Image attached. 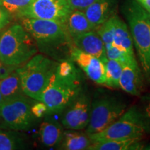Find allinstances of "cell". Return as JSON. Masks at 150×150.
Returning <instances> with one entry per match:
<instances>
[{
  "label": "cell",
  "mask_w": 150,
  "mask_h": 150,
  "mask_svg": "<svg viewBox=\"0 0 150 150\" xmlns=\"http://www.w3.org/2000/svg\"><path fill=\"white\" fill-rule=\"evenodd\" d=\"M20 24L33 38L38 51L55 56L65 47L72 45V38L65 24L52 20L21 18Z\"/></svg>",
  "instance_id": "6da1fadb"
},
{
  "label": "cell",
  "mask_w": 150,
  "mask_h": 150,
  "mask_svg": "<svg viewBox=\"0 0 150 150\" xmlns=\"http://www.w3.org/2000/svg\"><path fill=\"white\" fill-rule=\"evenodd\" d=\"M122 8L142 70L150 81V21L148 12L137 0H126Z\"/></svg>",
  "instance_id": "7a4b0ae2"
},
{
  "label": "cell",
  "mask_w": 150,
  "mask_h": 150,
  "mask_svg": "<svg viewBox=\"0 0 150 150\" xmlns=\"http://www.w3.org/2000/svg\"><path fill=\"white\" fill-rule=\"evenodd\" d=\"M38 52L36 42L21 24H14L0 32V61L20 67Z\"/></svg>",
  "instance_id": "3957f363"
},
{
  "label": "cell",
  "mask_w": 150,
  "mask_h": 150,
  "mask_svg": "<svg viewBox=\"0 0 150 150\" xmlns=\"http://www.w3.org/2000/svg\"><path fill=\"white\" fill-rule=\"evenodd\" d=\"M58 63L42 54H36L16 69L26 96L39 100L55 72Z\"/></svg>",
  "instance_id": "277c9868"
},
{
  "label": "cell",
  "mask_w": 150,
  "mask_h": 150,
  "mask_svg": "<svg viewBox=\"0 0 150 150\" xmlns=\"http://www.w3.org/2000/svg\"><path fill=\"white\" fill-rule=\"evenodd\" d=\"M150 131V122L143 112L131 107L101 132L88 134L93 142L108 140L141 138Z\"/></svg>",
  "instance_id": "5b68a950"
},
{
  "label": "cell",
  "mask_w": 150,
  "mask_h": 150,
  "mask_svg": "<svg viewBox=\"0 0 150 150\" xmlns=\"http://www.w3.org/2000/svg\"><path fill=\"white\" fill-rule=\"evenodd\" d=\"M80 76L65 77L55 72L41 94L40 101L46 105L48 113L63 111L81 93Z\"/></svg>",
  "instance_id": "8992f818"
},
{
  "label": "cell",
  "mask_w": 150,
  "mask_h": 150,
  "mask_svg": "<svg viewBox=\"0 0 150 150\" xmlns=\"http://www.w3.org/2000/svg\"><path fill=\"white\" fill-rule=\"evenodd\" d=\"M122 101L113 97H103L95 99L91 104L88 134L101 132L117 120L127 110Z\"/></svg>",
  "instance_id": "52a82bcc"
},
{
  "label": "cell",
  "mask_w": 150,
  "mask_h": 150,
  "mask_svg": "<svg viewBox=\"0 0 150 150\" xmlns=\"http://www.w3.org/2000/svg\"><path fill=\"white\" fill-rule=\"evenodd\" d=\"M0 115L7 128L16 131L29 130L35 117L24 95L4 101Z\"/></svg>",
  "instance_id": "ba28073f"
},
{
  "label": "cell",
  "mask_w": 150,
  "mask_h": 150,
  "mask_svg": "<svg viewBox=\"0 0 150 150\" xmlns=\"http://www.w3.org/2000/svg\"><path fill=\"white\" fill-rule=\"evenodd\" d=\"M72 11L67 0H33L18 18L42 19L64 24Z\"/></svg>",
  "instance_id": "9c48e42d"
},
{
  "label": "cell",
  "mask_w": 150,
  "mask_h": 150,
  "mask_svg": "<svg viewBox=\"0 0 150 150\" xmlns=\"http://www.w3.org/2000/svg\"><path fill=\"white\" fill-rule=\"evenodd\" d=\"M92 102L86 94L80 93L67 106L62 118V125L68 130H82L89 123Z\"/></svg>",
  "instance_id": "30bf717a"
},
{
  "label": "cell",
  "mask_w": 150,
  "mask_h": 150,
  "mask_svg": "<svg viewBox=\"0 0 150 150\" xmlns=\"http://www.w3.org/2000/svg\"><path fill=\"white\" fill-rule=\"evenodd\" d=\"M71 59L86 73L93 81L100 85H105V67L102 60L99 58L81 51L72 45L70 50Z\"/></svg>",
  "instance_id": "8fae6325"
},
{
  "label": "cell",
  "mask_w": 150,
  "mask_h": 150,
  "mask_svg": "<svg viewBox=\"0 0 150 150\" xmlns=\"http://www.w3.org/2000/svg\"><path fill=\"white\" fill-rule=\"evenodd\" d=\"M72 45L81 51L99 58L106 57V46L96 30H92L72 38Z\"/></svg>",
  "instance_id": "7c38bea8"
},
{
  "label": "cell",
  "mask_w": 150,
  "mask_h": 150,
  "mask_svg": "<svg viewBox=\"0 0 150 150\" xmlns=\"http://www.w3.org/2000/svg\"><path fill=\"white\" fill-rule=\"evenodd\" d=\"M118 0H96L83 11L88 20L96 30L113 16Z\"/></svg>",
  "instance_id": "4fadbf2b"
},
{
  "label": "cell",
  "mask_w": 150,
  "mask_h": 150,
  "mask_svg": "<svg viewBox=\"0 0 150 150\" xmlns=\"http://www.w3.org/2000/svg\"><path fill=\"white\" fill-rule=\"evenodd\" d=\"M142 87V76L137 61L123 65L120 88L134 96H138Z\"/></svg>",
  "instance_id": "5bb4252c"
},
{
  "label": "cell",
  "mask_w": 150,
  "mask_h": 150,
  "mask_svg": "<svg viewBox=\"0 0 150 150\" xmlns=\"http://www.w3.org/2000/svg\"><path fill=\"white\" fill-rule=\"evenodd\" d=\"M112 20L114 26L113 41L112 44L130 55L134 56L133 38L126 23L117 14L112 16Z\"/></svg>",
  "instance_id": "9a60e30c"
},
{
  "label": "cell",
  "mask_w": 150,
  "mask_h": 150,
  "mask_svg": "<svg viewBox=\"0 0 150 150\" xmlns=\"http://www.w3.org/2000/svg\"><path fill=\"white\" fill-rule=\"evenodd\" d=\"M141 138L108 140L93 142L88 150H138L145 146L140 142Z\"/></svg>",
  "instance_id": "2e32d148"
},
{
  "label": "cell",
  "mask_w": 150,
  "mask_h": 150,
  "mask_svg": "<svg viewBox=\"0 0 150 150\" xmlns=\"http://www.w3.org/2000/svg\"><path fill=\"white\" fill-rule=\"evenodd\" d=\"M64 24L71 38L95 30L93 25L88 20L83 11H72L67 18Z\"/></svg>",
  "instance_id": "e0dca14e"
},
{
  "label": "cell",
  "mask_w": 150,
  "mask_h": 150,
  "mask_svg": "<svg viewBox=\"0 0 150 150\" xmlns=\"http://www.w3.org/2000/svg\"><path fill=\"white\" fill-rule=\"evenodd\" d=\"M93 143L89 135L77 130H69L63 132L61 149L65 150H85Z\"/></svg>",
  "instance_id": "ac0fdd59"
},
{
  "label": "cell",
  "mask_w": 150,
  "mask_h": 150,
  "mask_svg": "<svg viewBox=\"0 0 150 150\" xmlns=\"http://www.w3.org/2000/svg\"><path fill=\"white\" fill-rule=\"evenodd\" d=\"M63 125L54 121H45L40 125L39 134L42 143L46 147L60 144L63 135Z\"/></svg>",
  "instance_id": "d6986e66"
},
{
  "label": "cell",
  "mask_w": 150,
  "mask_h": 150,
  "mask_svg": "<svg viewBox=\"0 0 150 150\" xmlns=\"http://www.w3.org/2000/svg\"><path fill=\"white\" fill-rule=\"evenodd\" d=\"M0 91L4 101L25 95L22 88L21 81L17 70L0 79Z\"/></svg>",
  "instance_id": "ffe728a7"
},
{
  "label": "cell",
  "mask_w": 150,
  "mask_h": 150,
  "mask_svg": "<svg viewBox=\"0 0 150 150\" xmlns=\"http://www.w3.org/2000/svg\"><path fill=\"white\" fill-rule=\"evenodd\" d=\"M102 61L105 67V86L112 88H120V79L122 71L123 65L120 62L109 59L107 57H105Z\"/></svg>",
  "instance_id": "44dd1931"
},
{
  "label": "cell",
  "mask_w": 150,
  "mask_h": 150,
  "mask_svg": "<svg viewBox=\"0 0 150 150\" xmlns=\"http://www.w3.org/2000/svg\"><path fill=\"white\" fill-rule=\"evenodd\" d=\"M16 131H0V150L24 149L25 143Z\"/></svg>",
  "instance_id": "7402d4cb"
},
{
  "label": "cell",
  "mask_w": 150,
  "mask_h": 150,
  "mask_svg": "<svg viewBox=\"0 0 150 150\" xmlns=\"http://www.w3.org/2000/svg\"><path fill=\"white\" fill-rule=\"evenodd\" d=\"M106 56L108 59L115 60L122 65L136 61L135 56H131L124 50L117 47L112 44L106 45Z\"/></svg>",
  "instance_id": "603a6c76"
},
{
  "label": "cell",
  "mask_w": 150,
  "mask_h": 150,
  "mask_svg": "<svg viewBox=\"0 0 150 150\" xmlns=\"http://www.w3.org/2000/svg\"><path fill=\"white\" fill-rule=\"evenodd\" d=\"M33 0H0V6L4 8L11 16L18 17L20 13L31 4Z\"/></svg>",
  "instance_id": "cb8c5ba5"
},
{
  "label": "cell",
  "mask_w": 150,
  "mask_h": 150,
  "mask_svg": "<svg viewBox=\"0 0 150 150\" xmlns=\"http://www.w3.org/2000/svg\"><path fill=\"white\" fill-rule=\"evenodd\" d=\"M96 31L102 38L105 45L112 44V41H113L114 35V26L112 17L107 21L105 22L104 24L99 26L96 29Z\"/></svg>",
  "instance_id": "d4e9b609"
},
{
  "label": "cell",
  "mask_w": 150,
  "mask_h": 150,
  "mask_svg": "<svg viewBox=\"0 0 150 150\" xmlns=\"http://www.w3.org/2000/svg\"><path fill=\"white\" fill-rule=\"evenodd\" d=\"M96 0H67L73 10L84 11Z\"/></svg>",
  "instance_id": "484cf974"
},
{
  "label": "cell",
  "mask_w": 150,
  "mask_h": 150,
  "mask_svg": "<svg viewBox=\"0 0 150 150\" xmlns=\"http://www.w3.org/2000/svg\"><path fill=\"white\" fill-rule=\"evenodd\" d=\"M12 16L4 8L0 6V31L10 24Z\"/></svg>",
  "instance_id": "4316f807"
},
{
  "label": "cell",
  "mask_w": 150,
  "mask_h": 150,
  "mask_svg": "<svg viewBox=\"0 0 150 150\" xmlns=\"http://www.w3.org/2000/svg\"><path fill=\"white\" fill-rule=\"evenodd\" d=\"M31 112L35 117H41L45 112H47V108L44 103L38 101L31 106Z\"/></svg>",
  "instance_id": "83f0119b"
},
{
  "label": "cell",
  "mask_w": 150,
  "mask_h": 150,
  "mask_svg": "<svg viewBox=\"0 0 150 150\" xmlns=\"http://www.w3.org/2000/svg\"><path fill=\"white\" fill-rule=\"evenodd\" d=\"M144 115L150 122V95L146 97L144 101Z\"/></svg>",
  "instance_id": "f1b7e54d"
},
{
  "label": "cell",
  "mask_w": 150,
  "mask_h": 150,
  "mask_svg": "<svg viewBox=\"0 0 150 150\" xmlns=\"http://www.w3.org/2000/svg\"><path fill=\"white\" fill-rule=\"evenodd\" d=\"M147 12L150 13V0H137Z\"/></svg>",
  "instance_id": "f546056e"
},
{
  "label": "cell",
  "mask_w": 150,
  "mask_h": 150,
  "mask_svg": "<svg viewBox=\"0 0 150 150\" xmlns=\"http://www.w3.org/2000/svg\"><path fill=\"white\" fill-rule=\"evenodd\" d=\"M3 130H10L7 128V127L6 126L4 121L2 117H1V115H0V131Z\"/></svg>",
  "instance_id": "4dcf8cb0"
},
{
  "label": "cell",
  "mask_w": 150,
  "mask_h": 150,
  "mask_svg": "<svg viewBox=\"0 0 150 150\" xmlns=\"http://www.w3.org/2000/svg\"><path fill=\"white\" fill-rule=\"evenodd\" d=\"M3 102H4V99H3L2 95H1V91H0V108H1V105H2Z\"/></svg>",
  "instance_id": "1f68e13d"
},
{
  "label": "cell",
  "mask_w": 150,
  "mask_h": 150,
  "mask_svg": "<svg viewBox=\"0 0 150 150\" xmlns=\"http://www.w3.org/2000/svg\"><path fill=\"white\" fill-rule=\"evenodd\" d=\"M3 64H4V63H2V62L0 61V70H1V67H2Z\"/></svg>",
  "instance_id": "d6a6232c"
},
{
  "label": "cell",
  "mask_w": 150,
  "mask_h": 150,
  "mask_svg": "<svg viewBox=\"0 0 150 150\" xmlns=\"http://www.w3.org/2000/svg\"><path fill=\"white\" fill-rule=\"evenodd\" d=\"M145 149H150V145H148L147 147H145V148H144Z\"/></svg>",
  "instance_id": "836d02e7"
},
{
  "label": "cell",
  "mask_w": 150,
  "mask_h": 150,
  "mask_svg": "<svg viewBox=\"0 0 150 150\" xmlns=\"http://www.w3.org/2000/svg\"><path fill=\"white\" fill-rule=\"evenodd\" d=\"M148 16H149V21H150V13L148 12Z\"/></svg>",
  "instance_id": "e575fe53"
}]
</instances>
